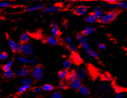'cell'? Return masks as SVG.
<instances>
[{"mask_svg": "<svg viewBox=\"0 0 127 98\" xmlns=\"http://www.w3.org/2000/svg\"><path fill=\"white\" fill-rule=\"evenodd\" d=\"M106 48V46L103 43H101L98 45V49L100 51H101V50H103L104 49H105Z\"/></svg>", "mask_w": 127, "mask_h": 98, "instance_id": "b9f144b4", "label": "cell"}, {"mask_svg": "<svg viewBox=\"0 0 127 98\" xmlns=\"http://www.w3.org/2000/svg\"><path fill=\"white\" fill-rule=\"evenodd\" d=\"M60 9V6L57 5H52L47 6L42 9V15H45L49 13H52L57 11Z\"/></svg>", "mask_w": 127, "mask_h": 98, "instance_id": "277c9868", "label": "cell"}, {"mask_svg": "<svg viewBox=\"0 0 127 98\" xmlns=\"http://www.w3.org/2000/svg\"><path fill=\"white\" fill-rule=\"evenodd\" d=\"M10 4H11V2L9 1L1 2L0 3V8L6 7L8 6V5H9Z\"/></svg>", "mask_w": 127, "mask_h": 98, "instance_id": "74e56055", "label": "cell"}, {"mask_svg": "<svg viewBox=\"0 0 127 98\" xmlns=\"http://www.w3.org/2000/svg\"><path fill=\"white\" fill-rule=\"evenodd\" d=\"M84 52L88 55L89 58H97L98 56V53L97 52L91 50L90 49L84 51Z\"/></svg>", "mask_w": 127, "mask_h": 98, "instance_id": "e0dca14e", "label": "cell"}, {"mask_svg": "<svg viewBox=\"0 0 127 98\" xmlns=\"http://www.w3.org/2000/svg\"><path fill=\"white\" fill-rule=\"evenodd\" d=\"M85 20L88 23L92 24L95 22L97 20L96 19L95 17L93 15V14H91L88 15L85 17Z\"/></svg>", "mask_w": 127, "mask_h": 98, "instance_id": "d6986e66", "label": "cell"}, {"mask_svg": "<svg viewBox=\"0 0 127 98\" xmlns=\"http://www.w3.org/2000/svg\"><path fill=\"white\" fill-rule=\"evenodd\" d=\"M42 90L43 89L40 87H37L34 90L36 93H41L42 91Z\"/></svg>", "mask_w": 127, "mask_h": 98, "instance_id": "bcb514c9", "label": "cell"}, {"mask_svg": "<svg viewBox=\"0 0 127 98\" xmlns=\"http://www.w3.org/2000/svg\"><path fill=\"white\" fill-rule=\"evenodd\" d=\"M51 98H62V95L59 92H55L51 95Z\"/></svg>", "mask_w": 127, "mask_h": 98, "instance_id": "8d00e7d4", "label": "cell"}, {"mask_svg": "<svg viewBox=\"0 0 127 98\" xmlns=\"http://www.w3.org/2000/svg\"><path fill=\"white\" fill-rule=\"evenodd\" d=\"M30 73V70L27 67H23L19 69L16 72L17 76L19 77H25L28 76Z\"/></svg>", "mask_w": 127, "mask_h": 98, "instance_id": "30bf717a", "label": "cell"}, {"mask_svg": "<svg viewBox=\"0 0 127 98\" xmlns=\"http://www.w3.org/2000/svg\"><path fill=\"white\" fill-rule=\"evenodd\" d=\"M37 60L34 57H31L28 59V64L31 67H35Z\"/></svg>", "mask_w": 127, "mask_h": 98, "instance_id": "4dcf8cb0", "label": "cell"}, {"mask_svg": "<svg viewBox=\"0 0 127 98\" xmlns=\"http://www.w3.org/2000/svg\"><path fill=\"white\" fill-rule=\"evenodd\" d=\"M3 75L5 78H11L13 77V76H14V72L11 69L10 70L4 72V73H3Z\"/></svg>", "mask_w": 127, "mask_h": 98, "instance_id": "cb8c5ba5", "label": "cell"}, {"mask_svg": "<svg viewBox=\"0 0 127 98\" xmlns=\"http://www.w3.org/2000/svg\"><path fill=\"white\" fill-rule=\"evenodd\" d=\"M88 40V36H84L83 37L79 40L80 43L81 44L82 43H85V42H87V41Z\"/></svg>", "mask_w": 127, "mask_h": 98, "instance_id": "60d3db41", "label": "cell"}, {"mask_svg": "<svg viewBox=\"0 0 127 98\" xmlns=\"http://www.w3.org/2000/svg\"><path fill=\"white\" fill-rule=\"evenodd\" d=\"M79 92L81 94L84 95H86L89 93V90L86 86H82L79 89Z\"/></svg>", "mask_w": 127, "mask_h": 98, "instance_id": "ffe728a7", "label": "cell"}, {"mask_svg": "<svg viewBox=\"0 0 127 98\" xmlns=\"http://www.w3.org/2000/svg\"><path fill=\"white\" fill-rule=\"evenodd\" d=\"M8 43L12 51L16 52L19 51V44H16V42L12 39H10L8 41Z\"/></svg>", "mask_w": 127, "mask_h": 98, "instance_id": "5bb4252c", "label": "cell"}, {"mask_svg": "<svg viewBox=\"0 0 127 98\" xmlns=\"http://www.w3.org/2000/svg\"><path fill=\"white\" fill-rule=\"evenodd\" d=\"M93 15L95 17L96 20H101L104 15L103 12L101 9L98 6H95L94 8Z\"/></svg>", "mask_w": 127, "mask_h": 98, "instance_id": "ba28073f", "label": "cell"}, {"mask_svg": "<svg viewBox=\"0 0 127 98\" xmlns=\"http://www.w3.org/2000/svg\"><path fill=\"white\" fill-rule=\"evenodd\" d=\"M30 35L29 33L25 32L23 33L20 36V41L23 44L27 43L30 39Z\"/></svg>", "mask_w": 127, "mask_h": 98, "instance_id": "2e32d148", "label": "cell"}, {"mask_svg": "<svg viewBox=\"0 0 127 98\" xmlns=\"http://www.w3.org/2000/svg\"><path fill=\"white\" fill-rule=\"evenodd\" d=\"M82 86V83L81 80L79 79H75L71 83H70V86L74 90H79L80 88Z\"/></svg>", "mask_w": 127, "mask_h": 98, "instance_id": "9c48e42d", "label": "cell"}, {"mask_svg": "<svg viewBox=\"0 0 127 98\" xmlns=\"http://www.w3.org/2000/svg\"><path fill=\"white\" fill-rule=\"evenodd\" d=\"M65 41H66V42L67 43V44H69L72 43V40L71 38L70 37H69V36H67L65 38Z\"/></svg>", "mask_w": 127, "mask_h": 98, "instance_id": "ee69618b", "label": "cell"}, {"mask_svg": "<svg viewBox=\"0 0 127 98\" xmlns=\"http://www.w3.org/2000/svg\"></svg>", "mask_w": 127, "mask_h": 98, "instance_id": "816d5d0a", "label": "cell"}, {"mask_svg": "<svg viewBox=\"0 0 127 98\" xmlns=\"http://www.w3.org/2000/svg\"><path fill=\"white\" fill-rule=\"evenodd\" d=\"M76 77L80 80L84 78L87 74L86 69L83 67H77L75 71Z\"/></svg>", "mask_w": 127, "mask_h": 98, "instance_id": "8992f818", "label": "cell"}, {"mask_svg": "<svg viewBox=\"0 0 127 98\" xmlns=\"http://www.w3.org/2000/svg\"><path fill=\"white\" fill-rule=\"evenodd\" d=\"M17 60L20 63H23L24 64H28V59L26 58L25 57L19 56L17 57Z\"/></svg>", "mask_w": 127, "mask_h": 98, "instance_id": "4316f807", "label": "cell"}, {"mask_svg": "<svg viewBox=\"0 0 127 98\" xmlns=\"http://www.w3.org/2000/svg\"><path fill=\"white\" fill-rule=\"evenodd\" d=\"M76 76L75 73L74 72H72L69 73L68 75V77L66 79L67 82L68 83H71L73 80H74L76 78Z\"/></svg>", "mask_w": 127, "mask_h": 98, "instance_id": "d4e9b609", "label": "cell"}, {"mask_svg": "<svg viewBox=\"0 0 127 98\" xmlns=\"http://www.w3.org/2000/svg\"><path fill=\"white\" fill-rule=\"evenodd\" d=\"M84 36V35L82 33H78L76 35V37L77 39L80 40Z\"/></svg>", "mask_w": 127, "mask_h": 98, "instance_id": "7bdbcfd3", "label": "cell"}, {"mask_svg": "<svg viewBox=\"0 0 127 98\" xmlns=\"http://www.w3.org/2000/svg\"><path fill=\"white\" fill-rule=\"evenodd\" d=\"M68 88V84L67 83L65 82H62L60 83L59 86V88L60 90H64Z\"/></svg>", "mask_w": 127, "mask_h": 98, "instance_id": "d590c367", "label": "cell"}, {"mask_svg": "<svg viewBox=\"0 0 127 98\" xmlns=\"http://www.w3.org/2000/svg\"><path fill=\"white\" fill-rule=\"evenodd\" d=\"M12 64H13V62L11 60H9L8 61L7 63H5L3 67V70L4 72L7 71L11 69V68L12 67Z\"/></svg>", "mask_w": 127, "mask_h": 98, "instance_id": "484cf974", "label": "cell"}, {"mask_svg": "<svg viewBox=\"0 0 127 98\" xmlns=\"http://www.w3.org/2000/svg\"><path fill=\"white\" fill-rule=\"evenodd\" d=\"M60 30L58 27L52 28V33L53 36H56L60 34Z\"/></svg>", "mask_w": 127, "mask_h": 98, "instance_id": "836d02e7", "label": "cell"}, {"mask_svg": "<svg viewBox=\"0 0 127 98\" xmlns=\"http://www.w3.org/2000/svg\"><path fill=\"white\" fill-rule=\"evenodd\" d=\"M112 88L111 85L104 84L101 85L99 87V92L101 95H107L111 94L112 92Z\"/></svg>", "mask_w": 127, "mask_h": 98, "instance_id": "5b68a950", "label": "cell"}, {"mask_svg": "<svg viewBox=\"0 0 127 98\" xmlns=\"http://www.w3.org/2000/svg\"><path fill=\"white\" fill-rule=\"evenodd\" d=\"M96 44H97L99 45V44H101V40L100 39H97V41H96Z\"/></svg>", "mask_w": 127, "mask_h": 98, "instance_id": "f907efd6", "label": "cell"}, {"mask_svg": "<svg viewBox=\"0 0 127 98\" xmlns=\"http://www.w3.org/2000/svg\"><path fill=\"white\" fill-rule=\"evenodd\" d=\"M31 87V85H23L19 89V92L20 93H24L28 90Z\"/></svg>", "mask_w": 127, "mask_h": 98, "instance_id": "7402d4cb", "label": "cell"}, {"mask_svg": "<svg viewBox=\"0 0 127 98\" xmlns=\"http://www.w3.org/2000/svg\"><path fill=\"white\" fill-rule=\"evenodd\" d=\"M7 54L6 53L2 52L0 55V59L1 60H5L7 58Z\"/></svg>", "mask_w": 127, "mask_h": 98, "instance_id": "ab89813d", "label": "cell"}, {"mask_svg": "<svg viewBox=\"0 0 127 98\" xmlns=\"http://www.w3.org/2000/svg\"><path fill=\"white\" fill-rule=\"evenodd\" d=\"M42 89L46 91H51L53 90V86L50 84H46L42 87Z\"/></svg>", "mask_w": 127, "mask_h": 98, "instance_id": "d6a6232c", "label": "cell"}, {"mask_svg": "<svg viewBox=\"0 0 127 98\" xmlns=\"http://www.w3.org/2000/svg\"><path fill=\"white\" fill-rule=\"evenodd\" d=\"M95 31V28L91 26H87L84 28L82 33L84 36H88L93 34Z\"/></svg>", "mask_w": 127, "mask_h": 98, "instance_id": "4fadbf2b", "label": "cell"}, {"mask_svg": "<svg viewBox=\"0 0 127 98\" xmlns=\"http://www.w3.org/2000/svg\"><path fill=\"white\" fill-rule=\"evenodd\" d=\"M44 5L42 4H37L32 6H28L25 9V10L27 12H32L38 10H40L44 8Z\"/></svg>", "mask_w": 127, "mask_h": 98, "instance_id": "7c38bea8", "label": "cell"}, {"mask_svg": "<svg viewBox=\"0 0 127 98\" xmlns=\"http://www.w3.org/2000/svg\"><path fill=\"white\" fill-rule=\"evenodd\" d=\"M106 1L109 3H116V2H119V1L117 0H106Z\"/></svg>", "mask_w": 127, "mask_h": 98, "instance_id": "c3c4849f", "label": "cell"}, {"mask_svg": "<svg viewBox=\"0 0 127 98\" xmlns=\"http://www.w3.org/2000/svg\"><path fill=\"white\" fill-rule=\"evenodd\" d=\"M71 58L74 62L76 64H79L82 62V59L77 53H73L71 55Z\"/></svg>", "mask_w": 127, "mask_h": 98, "instance_id": "9a60e30c", "label": "cell"}, {"mask_svg": "<svg viewBox=\"0 0 127 98\" xmlns=\"http://www.w3.org/2000/svg\"><path fill=\"white\" fill-rule=\"evenodd\" d=\"M72 66V62L70 60H65L63 63V66L64 69H67L70 68Z\"/></svg>", "mask_w": 127, "mask_h": 98, "instance_id": "44dd1931", "label": "cell"}, {"mask_svg": "<svg viewBox=\"0 0 127 98\" xmlns=\"http://www.w3.org/2000/svg\"><path fill=\"white\" fill-rule=\"evenodd\" d=\"M113 88H114V89L115 90V91L116 92H117L118 93H122V92H123V91H124V89H123V88H121L120 86H117L115 84H114Z\"/></svg>", "mask_w": 127, "mask_h": 98, "instance_id": "e575fe53", "label": "cell"}, {"mask_svg": "<svg viewBox=\"0 0 127 98\" xmlns=\"http://www.w3.org/2000/svg\"><path fill=\"white\" fill-rule=\"evenodd\" d=\"M32 82L33 80L31 78L25 77L21 80V83L22 85H31Z\"/></svg>", "mask_w": 127, "mask_h": 98, "instance_id": "603a6c76", "label": "cell"}, {"mask_svg": "<svg viewBox=\"0 0 127 98\" xmlns=\"http://www.w3.org/2000/svg\"><path fill=\"white\" fill-rule=\"evenodd\" d=\"M51 25L52 28H55L57 27V24L55 22L52 21L51 23Z\"/></svg>", "mask_w": 127, "mask_h": 98, "instance_id": "7dc6e473", "label": "cell"}, {"mask_svg": "<svg viewBox=\"0 0 127 98\" xmlns=\"http://www.w3.org/2000/svg\"><path fill=\"white\" fill-rule=\"evenodd\" d=\"M69 74V72L68 71L67 69H64L59 72L58 73V77L61 80H64L65 79H67Z\"/></svg>", "mask_w": 127, "mask_h": 98, "instance_id": "ac0fdd59", "label": "cell"}, {"mask_svg": "<svg viewBox=\"0 0 127 98\" xmlns=\"http://www.w3.org/2000/svg\"><path fill=\"white\" fill-rule=\"evenodd\" d=\"M87 6L84 5H81L77 6L75 9L76 14L79 15H82L85 14L87 11Z\"/></svg>", "mask_w": 127, "mask_h": 98, "instance_id": "52a82bcc", "label": "cell"}, {"mask_svg": "<svg viewBox=\"0 0 127 98\" xmlns=\"http://www.w3.org/2000/svg\"><path fill=\"white\" fill-rule=\"evenodd\" d=\"M117 5L118 6V8L122 9H127V2H124V1H119L117 3Z\"/></svg>", "mask_w": 127, "mask_h": 98, "instance_id": "f546056e", "label": "cell"}, {"mask_svg": "<svg viewBox=\"0 0 127 98\" xmlns=\"http://www.w3.org/2000/svg\"><path fill=\"white\" fill-rule=\"evenodd\" d=\"M116 16L117 13L116 11H111L105 15L100 21L102 24H107L114 20Z\"/></svg>", "mask_w": 127, "mask_h": 98, "instance_id": "3957f363", "label": "cell"}, {"mask_svg": "<svg viewBox=\"0 0 127 98\" xmlns=\"http://www.w3.org/2000/svg\"><path fill=\"white\" fill-rule=\"evenodd\" d=\"M34 48L31 44L29 43L19 44V51L23 55L28 56L32 55L33 53Z\"/></svg>", "mask_w": 127, "mask_h": 98, "instance_id": "6da1fadb", "label": "cell"}, {"mask_svg": "<svg viewBox=\"0 0 127 98\" xmlns=\"http://www.w3.org/2000/svg\"><path fill=\"white\" fill-rule=\"evenodd\" d=\"M64 27L65 28H67L69 27L70 26V25L69 24H68V23H65L64 24Z\"/></svg>", "mask_w": 127, "mask_h": 98, "instance_id": "681fc988", "label": "cell"}, {"mask_svg": "<svg viewBox=\"0 0 127 98\" xmlns=\"http://www.w3.org/2000/svg\"><path fill=\"white\" fill-rule=\"evenodd\" d=\"M67 47L68 50L69 51H71L72 52H73V53L76 52L77 50V46H76L75 45H74V44H73L72 43L67 44Z\"/></svg>", "mask_w": 127, "mask_h": 98, "instance_id": "83f0119b", "label": "cell"}, {"mask_svg": "<svg viewBox=\"0 0 127 98\" xmlns=\"http://www.w3.org/2000/svg\"><path fill=\"white\" fill-rule=\"evenodd\" d=\"M101 78L105 81H111L112 79L111 76L108 73H104L102 75Z\"/></svg>", "mask_w": 127, "mask_h": 98, "instance_id": "1f68e13d", "label": "cell"}, {"mask_svg": "<svg viewBox=\"0 0 127 98\" xmlns=\"http://www.w3.org/2000/svg\"><path fill=\"white\" fill-rule=\"evenodd\" d=\"M45 41L52 46H56L58 43V40L54 36H51L45 39Z\"/></svg>", "mask_w": 127, "mask_h": 98, "instance_id": "8fae6325", "label": "cell"}, {"mask_svg": "<svg viewBox=\"0 0 127 98\" xmlns=\"http://www.w3.org/2000/svg\"></svg>", "mask_w": 127, "mask_h": 98, "instance_id": "f5cc1de1", "label": "cell"}, {"mask_svg": "<svg viewBox=\"0 0 127 98\" xmlns=\"http://www.w3.org/2000/svg\"><path fill=\"white\" fill-rule=\"evenodd\" d=\"M115 98H124L123 95L122 93H118L116 94Z\"/></svg>", "mask_w": 127, "mask_h": 98, "instance_id": "f6af8a7d", "label": "cell"}, {"mask_svg": "<svg viewBox=\"0 0 127 98\" xmlns=\"http://www.w3.org/2000/svg\"><path fill=\"white\" fill-rule=\"evenodd\" d=\"M32 76L37 80L41 81L43 80L44 76V68L40 65L36 66L32 69L31 72Z\"/></svg>", "mask_w": 127, "mask_h": 98, "instance_id": "7a4b0ae2", "label": "cell"}, {"mask_svg": "<svg viewBox=\"0 0 127 98\" xmlns=\"http://www.w3.org/2000/svg\"><path fill=\"white\" fill-rule=\"evenodd\" d=\"M106 7L108 9H110L111 10H115L117 8H118L117 4H116V3H108L107 4H106Z\"/></svg>", "mask_w": 127, "mask_h": 98, "instance_id": "f1b7e54d", "label": "cell"}, {"mask_svg": "<svg viewBox=\"0 0 127 98\" xmlns=\"http://www.w3.org/2000/svg\"><path fill=\"white\" fill-rule=\"evenodd\" d=\"M81 46L84 49V51L90 49V47H89V45L88 44V43H87V42L82 43L81 44Z\"/></svg>", "mask_w": 127, "mask_h": 98, "instance_id": "f35d334b", "label": "cell"}]
</instances>
